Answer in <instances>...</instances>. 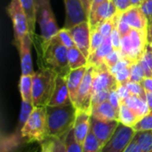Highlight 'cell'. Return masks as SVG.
Returning a JSON list of instances; mask_svg holds the SVG:
<instances>
[{
	"label": "cell",
	"instance_id": "6da1fadb",
	"mask_svg": "<svg viewBox=\"0 0 152 152\" xmlns=\"http://www.w3.org/2000/svg\"><path fill=\"white\" fill-rule=\"evenodd\" d=\"M33 45L37 53L38 68H48L54 70L58 76L66 77L71 70L68 60V48L60 41L57 36L44 42L39 35H35Z\"/></svg>",
	"mask_w": 152,
	"mask_h": 152
},
{
	"label": "cell",
	"instance_id": "7a4b0ae2",
	"mask_svg": "<svg viewBox=\"0 0 152 152\" xmlns=\"http://www.w3.org/2000/svg\"><path fill=\"white\" fill-rule=\"evenodd\" d=\"M77 109L73 104L68 106H46L48 135L52 138L64 139L73 129Z\"/></svg>",
	"mask_w": 152,
	"mask_h": 152
},
{
	"label": "cell",
	"instance_id": "3957f363",
	"mask_svg": "<svg viewBox=\"0 0 152 152\" xmlns=\"http://www.w3.org/2000/svg\"><path fill=\"white\" fill-rule=\"evenodd\" d=\"M58 74L48 68H40L32 76L34 107H46L53 96Z\"/></svg>",
	"mask_w": 152,
	"mask_h": 152
},
{
	"label": "cell",
	"instance_id": "277c9868",
	"mask_svg": "<svg viewBox=\"0 0 152 152\" xmlns=\"http://www.w3.org/2000/svg\"><path fill=\"white\" fill-rule=\"evenodd\" d=\"M20 134L28 143H41L49 137L46 107H34L28 121L20 130Z\"/></svg>",
	"mask_w": 152,
	"mask_h": 152
},
{
	"label": "cell",
	"instance_id": "5b68a950",
	"mask_svg": "<svg viewBox=\"0 0 152 152\" xmlns=\"http://www.w3.org/2000/svg\"><path fill=\"white\" fill-rule=\"evenodd\" d=\"M148 44L147 32L132 28L127 35L122 37L120 52L123 58L135 63L142 58Z\"/></svg>",
	"mask_w": 152,
	"mask_h": 152
},
{
	"label": "cell",
	"instance_id": "8992f818",
	"mask_svg": "<svg viewBox=\"0 0 152 152\" xmlns=\"http://www.w3.org/2000/svg\"><path fill=\"white\" fill-rule=\"evenodd\" d=\"M36 18L40 29V38L49 41L57 35L60 28L51 6L50 0H36Z\"/></svg>",
	"mask_w": 152,
	"mask_h": 152
},
{
	"label": "cell",
	"instance_id": "52a82bcc",
	"mask_svg": "<svg viewBox=\"0 0 152 152\" xmlns=\"http://www.w3.org/2000/svg\"><path fill=\"white\" fill-rule=\"evenodd\" d=\"M6 11L12 23L14 36L13 45L18 49L22 38L29 33L28 20L19 0H11L6 6Z\"/></svg>",
	"mask_w": 152,
	"mask_h": 152
},
{
	"label": "cell",
	"instance_id": "ba28073f",
	"mask_svg": "<svg viewBox=\"0 0 152 152\" xmlns=\"http://www.w3.org/2000/svg\"><path fill=\"white\" fill-rule=\"evenodd\" d=\"M94 66L88 64L87 69L80 85L75 107L77 110H84L91 112L92 98H93V78Z\"/></svg>",
	"mask_w": 152,
	"mask_h": 152
},
{
	"label": "cell",
	"instance_id": "9c48e42d",
	"mask_svg": "<svg viewBox=\"0 0 152 152\" xmlns=\"http://www.w3.org/2000/svg\"><path fill=\"white\" fill-rule=\"evenodd\" d=\"M133 127L119 123L111 139L102 147L101 152H124L135 135Z\"/></svg>",
	"mask_w": 152,
	"mask_h": 152
},
{
	"label": "cell",
	"instance_id": "30bf717a",
	"mask_svg": "<svg viewBox=\"0 0 152 152\" xmlns=\"http://www.w3.org/2000/svg\"><path fill=\"white\" fill-rule=\"evenodd\" d=\"M118 84L114 75L110 71V69L102 64L99 67H94L93 78V94L101 92H111L117 90Z\"/></svg>",
	"mask_w": 152,
	"mask_h": 152
},
{
	"label": "cell",
	"instance_id": "8fae6325",
	"mask_svg": "<svg viewBox=\"0 0 152 152\" xmlns=\"http://www.w3.org/2000/svg\"><path fill=\"white\" fill-rule=\"evenodd\" d=\"M75 45L85 54L86 58L90 55V42H91V28L88 20H85L70 28H68Z\"/></svg>",
	"mask_w": 152,
	"mask_h": 152
},
{
	"label": "cell",
	"instance_id": "7c38bea8",
	"mask_svg": "<svg viewBox=\"0 0 152 152\" xmlns=\"http://www.w3.org/2000/svg\"><path fill=\"white\" fill-rule=\"evenodd\" d=\"M119 122L118 120L102 121L91 116V126L90 129L95 135L102 147H103L115 134Z\"/></svg>",
	"mask_w": 152,
	"mask_h": 152
},
{
	"label": "cell",
	"instance_id": "4fadbf2b",
	"mask_svg": "<svg viewBox=\"0 0 152 152\" xmlns=\"http://www.w3.org/2000/svg\"><path fill=\"white\" fill-rule=\"evenodd\" d=\"M118 13L113 0H106L88 17L91 30L97 28L102 22L113 18Z\"/></svg>",
	"mask_w": 152,
	"mask_h": 152
},
{
	"label": "cell",
	"instance_id": "5bb4252c",
	"mask_svg": "<svg viewBox=\"0 0 152 152\" xmlns=\"http://www.w3.org/2000/svg\"><path fill=\"white\" fill-rule=\"evenodd\" d=\"M66 19H65V28H70L85 20H88L87 16L85 13L81 0H63Z\"/></svg>",
	"mask_w": 152,
	"mask_h": 152
},
{
	"label": "cell",
	"instance_id": "9a60e30c",
	"mask_svg": "<svg viewBox=\"0 0 152 152\" xmlns=\"http://www.w3.org/2000/svg\"><path fill=\"white\" fill-rule=\"evenodd\" d=\"M120 17L131 27V28L147 32L149 20L140 8V6H132L120 13Z\"/></svg>",
	"mask_w": 152,
	"mask_h": 152
},
{
	"label": "cell",
	"instance_id": "2e32d148",
	"mask_svg": "<svg viewBox=\"0 0 152 152\" xmlns=\"http://www.w3.org/2000/svg\"><path fill=\"white\" fill-rule=\"evenodd\" d=\"M33 45V40L28 34H27L21 40L20 46L18 48L20 60V69L21 75H30L33 76L35 71L33 69V62L31 57V46Z\"/></svg>",
	"mask_w": 152,
	"mask_h": 152
},
{
	"label": "cell",
	"instance_id": "e0dca14e",
	"mask_svg": "<svg viewBox=\"0 0 152 152\" xmlns=\"http://www.w3.org/2000/svg\"><path fill=\"white\" fill-rule=\"evenodd\" d=\"M20 132L15 131L10 134L2 133L0 138V152H24L28 145Z\"/></svg>",
	"mask_w": 152,
	"mask_h": 152
},
{
	"label": "cell",
	"instance_id": "ac0fdd59",
	"mask_svg": "<svg viewBox=\"0 0 152 152\" xmlns=\"http://www.w3.org/2000/svg\"><path fill=\"white\" fill-rule=\"evenodd\" d=\"M73 104L69 96V92L65 77L58 76L55 87L50 102L47 106H68Z\"/></svg>",
	"mask_w": 152,
	"mask_h": 152
},
{
	"label": "cell",
	"instance_id": "d6986e66",
	"mask_svg": "<svg viewBox=\"0 0 152 152\" xmlns=\"http://www.w3.org/2000/svg\"><path fill=\"white\" fill-rule=\"evenodd\" d=\"M91 126V112L84 110H77L76 120L73 127L75 138L82 146L86 139Z\"/></svg>",
	"mask_w": 152,
	"mask_h": 152
},
{
	"label": "cell",
	"instance_id": "ffe728a7",
	"mask_svg": "<svg viewBox=\"0 0 152 152\" xmlns=\"http://www.w3.org/2000/svg\"><path fill=\"white\" fill-rule=\"evenodd\" d=\"M86 69H87V66L76 69H71L69 73L65 77L67 80L69 92V96H70L73 105H75L76 103L78 90H79L80 85L82 83V80L84 78Z\"/></svg>",
	"mask_w": 152,
	"mask_h": 152
},
{
	"label": "cell",
	"instance_id": "44dd1931",
	"mask_svg": "<svg viewBox=\"0 0 152 152\" xmlns=\"http://www.w3.org/2000/svg\"><path fill=\"white\" fill-rule=\"evenodd\" d=\"M91 116L102 121H118V111L116 110L109 101L92 106Z\"/></svg>",
	"mask_w": 152,
	"mask_h": 152
},
{
	"label": "cell",
	"instance_id": "7402d4cb",
	"mask_svg": "<svg viewBox=\"0 0 152 152\" xmlns=\"http://www.w3.org/2000/svg\"><path fill=\"white\" fill-rule=\"evenodd\" d=\"M114 50L111 41H110V37H106L103 44L93 53L90 54L88 58V64L93 65L94 67H99L102 64H104V60L105 58Z\"/></svg>",
	"mask_w": 152,
	"mask_h": 152
},
{
	"label": "cell",
	"instance_id": "603a6c76",
	"mask_svg": "<svg viewBox=\"0 0 152 152\" xmlns=\"http://www.w3.org/2000/svg\"><path fill=\"white\" fill-rule=\"evenodd\" d=\"M27 17L28 24V31L29 35L33 40L36 32H35V26L37 22L36 18V0H19Z\"/></svg>",
	"mask_w": 152,
	"mask_h": 152
},
{
	"label": "cell",
	"instance_id": "cb8c5ba5",
	"mask_svg": "<svg viewBox=\"0 0 152 152\" xmlns=\"http://www.w3.org/2000/svg\"><path fill=\"white\" fill-rule=\"evenodd\" d=\"M122 102H124L131 110H133L140 117V118H143L145 115H147L150 112L146 100H144L141 97H138L136 95L131 94L127 99H126Z\"/></svg>",
	"mask_w": 152,
	"mask_h": 152
},
{
	"label": "cell",
	"instance_id": "d4e9b609",
	"mask_svg": "<svg viewBox=\"0 0 152 152\" xmlns=\"http://www.w3.org/2000/svg\"><path fill=\"white\" fill-rule=\"evenodd\" d=\"M68 60L70 69H76L88 65V58L77 46L68 49Z\"/></svg>",
	"mask_w": 152,
	"mask_h": 152
},
{
	"label": "cell",
	"instance_id": "484cf974",
	"mask_svg": "<svg viewBox=\"0 0 152 152\" xmlns=\"http://www.w3.org/2000/svg\"><path fill=\"white\" fill-rule=\"evenodd\" d=\"M140 119V117L133 110H131L124 102L121 103L118 112V121L120 124L126 126L134 127Z\"/></svg>",
	"mask_w": 152,
	"mask_h": 152
},
{
	"label": "cell",
	"instance_id": "4316f807",
	"mask_svg": "<svg viewBox=\"0 0 152 152\" xmlns=\"http://www.w3.org/2000/svg\"><path fill=\"white\" fill-rule=\"evenodd\" d=\"M19 90L22 101L33 104L32 99V76L21 75L19 81Z\"/></svg>",
	"mask_w": 152,
	"mask_h": 152
},
{
	"label": "cell",
	"instance_id": "83f0119b",
	"mask_svg": "<svg viewBox=\"0 0 152 152\" xmlns=\"http://www.w3.org/2000/svg\"><path fill=\"white\" fill-rule=\"evenodd\" d=\"M134 138L143 152L152 151V130L145 132H136Z\"/></svg>",
	"mask_w": 152,
	"mask_h": 152
},
{
	"label": "cell",
	"instance_id": "f1b7e54d",
	"mask_svg": "<svg viewBox=\"0 0 152 152\" xmlns=\"http://www.w3.org/2000/svg\"><path fill=\"white\" fill-rule=\"evenodd\" d=\"M33 110H34V106L32 103H28V102L21 100L20 112V116H19V122H18L16 131L20 132L21 128L24 126V125L28 121L29 116L31 115Z\"/></svg>",
	"mask_w": 152,
	"mask_h": 152
},
{
	"label": "cell",
	"instance_id": "f546056e",
	"mask_svg": "<svg viewBox=\"0 0 152 152\" xmlns=\"http://www.w3.org/2000/svg\"><path fill=\"white\" fill-rule=\"evenodd\" d=\"M102 149L101 143L90 129V132L82 145V152H101Z\"/></svg>",
	"mask_w": 152,
	"mask_h": 152
},
{
	"label": "cell",
	"instance_id": "4dcf8cb0",
	"mask_svg": "<svg viewBox=\"0 0 152 152\" xmlns=\"http://www.w3.org/2000/svg\"><path fill=\"white\" fill-rule=\"evenodd\" d=\"M140 62L144 70L145 77H152V48L150 44H148Z\"/></svg>",
	"mask_w": 152,
	"mask_h": 152
},
{
	"label": "cell",
	"instance_id": "1f68e13d",
	"mask_svg": "<svg viewBox=\"0 0 152 152\" xmlns=\"http://www.w3.org/2000/svg\"><path fill=\"white\" fill-rule=\"evenodd\" d=\"M66 152H82V146L77 142L73 129L64 138Z\"/></svg>",
	"mask_w": 152,
	"mask_h": 152
},
{
	"label": "cell",
	"instance_id": "d6a6232c",
	"mask_svg": "<svg viewBox=\"0 0 152 152\" xmlns=\"http://www.w3.org/2000/svg\"><path fill=\"white\" fill-rule=\"evenodd\" d=\"M119 14H120V13H118V15L114 16L113 18H110V19L107 20L106 21L102 22V23L97 28V29H99V31L102 34V36H103L104 37H110L113 28H114L115 26L117 25V22H118Z\"/></svg>",
	"mask_w": 152,
	"mask_h": 152
},
{
	"label": "cell",
	"instance_id": "836d02e7",
	"mask_svg": "<svg viewBox=\"0 0 152 152\" xmlns=\"http://www.w3.org/2000/svg\"><path fill=\"white\" fill-rule=\"evenodd\" d=\"M106 37L102 36V34L99 31V29L95 28L91 30V42H90V54L94 53L104 42ZM90 56V55H89Z\"/></svg>",
	"mask_w": 152,
	"mask_h": 152
},
{
	"label": "cell",
	"instance_id": "e575fe53",
	"mask_svg": "<svg viewBox=\"0 0 152 152\" xmlns=\"http://www.w3.org/2000/svg\"><path fill=\"white\" fill-rule=\"evenodd\" d=\"M145 78V73L142 69V66L139 61L133 63L131 66V77H130V82H137L142 83V80Z\"/></svg>",
	"mask_w": 152,
	"mask_h": 152
},
{
	"label": "cell",
	"instance_id": "d590c367",
	"mask_svg": "<svg viewBox=\"0 0 152 152\" xmlns=\"http://www.w3.org/2000/svg\"><path fill=\"white\" fill-rule=\"evenodd\" d=\"M133 128L135 132H145L152 130V110L142 118Z\"/></svg>",
	"mask_w": 152,
	"mask_h": 152
},
{
	"label": "cell",
	"instance_id": "8d00e7d4",
	"mask_svg": "<svg viewBox=\"0 0 152 152\" xmlns=\"http://www.w3.org/2000/svg\"><path fill=\"white\" fill-rule=\"evenodd\" d=\"M58 37V38L60 39V41L69 49V48H71L73 46H76L75 45V43H74V40L69 31L68 28H60L59 32L57 33L56 35Z\"/></svg>",
	"mask_w": 152,
	"mask_h": 152
},
{
	"label": "cell",
	"instance_id": "74e56055",
	"mask_svg": "<svg viewBox=\"0 0 152 152\" xmlns=\"http://www.w3.org/2000/svg\"><path fill=\"white\" fill-rule=\"evenodd\" d=\"M128 90L130 91L131 94L136 95L138 97H141L144 100H146V91L144 87L142 86V83H137V82H128L126 84Z\"/></svg>",
	"mask_w": 152,
	"mask_h": 152
},
{
	"label": "cell",
	"instance_id": "f35d334b",
	"mask_svg": "<svg viewBox=\"0 0 152 152\" xmlns=\"http://www.w3.org/2000/svg\"><path fill=\"white\" fill-rule=\"evenodd\" d=\"M121 59H123V55L119 50H113L104 60V64L109 68H112L116 65Z\"/></svg>",
	"mask_w": 152,
	"mask_h": 152
},
{
	"label": "cell",
	"instance_id": "ab89813d",
	"mask_svg": "<svg viewBox=\"0 0 152 152\" xmlns=\"http://www.w3.org/2000/svg\"><path fill=\"white\" fill-rule=\"evenodd\" d=\"M132 66V65H131ZM131 66L126 67L118 72H117L114 77L118 82V85H126L130 81V77H131Z\"/></svg>",
	"mask_w": 152,
	"mask_h": 152
},
{
	"label": "cell",
	"instance_id": "60d3db41",
	"mask_svg": "<svg viewBox=\"0 0 152 152\" xmlns=\"http://www.w3.org/2000/svg\"><path fill=\"white\" fill-rule=\"evenodd\" d=\"M118 23V22H117ZM121 35L118 29L117 25L115 26V28H113L111 35H110V41L112 44V46L114 48V50H119L120 51V47H121Z\"/></svg>",
	"mask_w": 152,
	"mask_h": 152
},
{
	"label": "cell",
	"instance_id": "b9f144b4",
	"mask_svg": "<svg viewBox=\"0 0 152 152\" xmlns=\"http://www.w3.org/2000/svg\"><path fill=\"white\" fill-rule=\"evenodd\" d=\"M117 27H118V29L121 35V37L127 35L130 31H131V27L120 17V14L118 16V23H117Z\"/></svg>",
	"mask_w": 152,
	"mask_h": 152
},
{
	"label": "cell",
	"instance_id": "7bdbcfd3",
	"mask_svg": "<svg viewBox=\"0 0 152 152\" xmlns=\"http://www.w3.org/2000/svg\"><path fill=\"white\" fill-rule=\"evenodd\" d=\"M132 64H133V62H131L130 61H128V60L123 58V59H121L116 65H114L112 68H110V71L113 75H115V74H116L117 72H118L119 70H121V69H125V68H126V67H130Z\"/></svg>",
	"mask_w": 152,
	"mask_h": 152
},
{
	"label": "cell",
	"instance_id": "ee69618b",
	"mask_svg": "<svg viewBox=\"0 0 152 152\" xmlns=\"http://www.w3.org/2000/svg\"><path fill=\"white\" fill-rule=\"evenodd\" d=\"M109 102L111 103V105L116 109V110H118L119 112V109H120V105L122 103L118 93L116 90H113L110 92V97H109Z\"/></svg>",
	"mask_w": 152,
	"mask_h": 152
},
{
	"label": "cell",
	"instance_id": "f6af8a7d",
	"mask_svg": "<svg viewBox=\"0 0 152 152\" xmlns=\"http://www.w3.org/2000/svg\"><path fill=\"white\" fill-rule=\"evenodd\" d=\"M140 8L145 14V16L148 18V20L152 19V0H143L142 4L140 5Z\"/></svg>",
	"mask_w": 152,
	"mask_h": 152
},
{
	"label": "cell",
	"instance_id": "bcb514c9",
	"mask_svg": "<svg viewBox=\"0 0 152 152\" xmlns=\"http://www.w3.org/2000/svg\"><path fill=\"white\" fill-rule=\"evenodd\" d=\"M53 139V152H66L64 139L52 138Z\"/></svg>",
	"mask_w": 152,
	"mask_h": 152
},
{
	"label": "cell",
	"instance_id": "7dc6e473",
	"mask_svg": "<svg viewBox=\"0 0 152 152\" xmlns=\"http://www.w3.org/2000/svg\"><path fill=\"white\" fill-rule=\"evenodd\" d=\"M116 91H117L121 102H124L126 99H127L131 95V93L128 90L126 85H118Z\"/></svg>",
	"mask_w": 152,
	"mask_h": 152
},
{
	"label": "cell",
	"instance_id": "c3c4849f",
	"mask_svg": "<svg viewBox=\"0 0 152 152\" xmlns=\"http://www.w3.org/2000/svg\"><path fill=\"white\" fill-rule=\"evenodd\" d=\"M113 2H114L119 13L126 11L130 7H132L130 0H113Z\"/></svg>",
	"mask_w": 152,
	"mask_h": 152
},
{
	"label": "cell",
	"instance_id": "681fc988",
	"mask_svg": "<svg viewBox=\"0 0 152 152\" xmlns=\"http://www.w3.org/2000/svg\"><path fill=\"white\" fill-rule=\"evenodd\" d=\"M41 151L40 152H53V139L52 137H48L45 141L39 143Z\"/></svg>",
	"mask_w": 152,
	"mask_h": 152
},
{
	"label": "cell",
	"instance_id": "f907efd6",
	"mask_svg": "<svg viewBox=\"0 0 152 152\" xmlns=\"http://www.w3.org/2000/svg\"><path fill=\"white\" fill-rule=\"evenodd\" d=\"M124 152H143L142 150L141 149L140 145L138 144L136 139L134 137V139L131 141V142L129 143V145L127 146V148L126 149V151Z\"/></svg>",
	"mask_w": 152,
	"mask_h": 152
},
{
	"label": "cell",
	"instance_id": "816d5d0a",
	"mask_svg": "<svg viewBox=\"0 0 152 152\" xmlns=\"http://www.w3.org/2000/svg\"><path fill=\"white\" fill-rule=\"evenodd\" d=\"M142 86L146 92L152 93V77H145L142 82Z\"/></svg>",
	"mask_w": 152,
	"mask_h": 152
},
{
	"label": "cell",
	"instance_id": "f5cc1de1",
	"mask_svg": "<svg viewBox=\"0 0 152 152\" xmlns=\"http://www.w3.org/2000/svg\"><path fill=\"white\" fill-rule=\"evenodd\" d=\"M92 2H93V0H81V3H82L83 8H84V11H85V13L87 16V18H88V16L90 14Z\"/></svg>",
	"mask_w": 152,
	"mask_h": 152
},
{
	"label": "cell",
	"instance_id": "db71d44e",
	"mask_svg": "<svg viewBox=\"0 0 152 152\" xmlns=\"http://www.w3.org/2000/svg\"><path fill=\"white\" fill-rule=\"evenodd\" d=\"M106 0H93V2H92V5H91V10H90V14L91 13H93L102 3H104ZM89 14V15H90ZM89 17V16H88Z\"/></svg>",
	"mask_w": 152,
	"mask_h": 152
},
{
	"label": "cell",
	"instance_id": "11a10c76",
	"mask_svg": "<svg viewBox=\"0 0 152 152\" xmlns=\"http://www.w3.org/2000/svg\"><path fill=\"white\" fill-rule=\"evenodd\" d=\"M147 36H148V43H152V20H149V26H148V31H147Z\"/></svg>",
	"mask_w": 152,
	"mask_h": 152
},
{
	"label": "cell",
	"instance_id": "9f6ffc18",
	"mask_svg": "<svg viewBox=\"0 0 152 152\" xmlns=\"http://www.w3.org/2000/svg\"><path fill=\"white\" fill-rule=\"evenodd\" d=\"M146 102H147L149 110L151 111V110H152V93L146 92Z\"/></svg>",
	"mask_w": 152,
	"mask_h": 152
},
{
	"label": "cell",
	"instance_id": "6f0895ef",
	"mask_svg": "<svg viewBox=\"0 0 152 152\" xmlns=\"http://www.w3.org/2000/svg\"><path fill=\"white\" fill-rule=\"evenodd\" d=\"M31 144H32V143H30V144L28 145V147L26 148V150H25V151L24 152H37V147L30 146Z\"/></svg>",
	"mask_w": 152,
	"mask_h": 152
},
{
	"label": "cell",
	"instance_id": "680465c9",
	"mask_svg": "<svg viewBox=\"0 0 152 152\" xmlns=\"http://www.w3.org/2000/svg\"><path fill=\"white\" fill-rule=\"evenodd\" d=\"M130 2L132 6H140L143 2V0H130Z\"/></svg>",
	"mask_w": 152,
	"mask_h": 152
},
{
	"label": "cell",
	"instance_id": "91938a15",
	"mask_svg": "<svg viewBox=\"0 0 152 152\" xmlns=\"http://www.w3.org/2000/svg\"><path fill=\"white\" fill-rule=\"evenodd\" d=\"M150 45L151 46V48H152V43H150Z\"/></svg>",
	"mask_w": 152,
	"mask_h": 152
},
{
	"label": "cell",
	"instance_id": "94428289",
	"mask_svg": "<svg viewBox=\"0 0 152 152\" xmlns=\"http://www.w3.org/2000/svg\"><path fill=\"white\" fill-rule=\"evenodd\" d=\"M149 152H152V151H149Z\"/></svg>",
	"mask_w": 152,
	"mask_h": 152
},
{
	"label": "cell",
	"instance_id": "6125c7cd",
	"mask_svg": "<svg viewBox=\"0 0 152 152\" xmlns=\"http://www.w3.org/2000/svg\"><path fill=\"white\" fill-rule=\"evenodd\" d=\"M151 20H152V19H151Z\"/></svg>",
	"mask_w": 152,
	"mask_h": 152
}]
</instances>
